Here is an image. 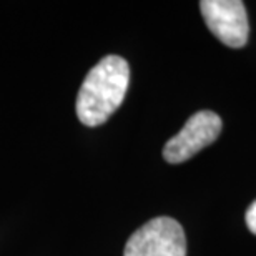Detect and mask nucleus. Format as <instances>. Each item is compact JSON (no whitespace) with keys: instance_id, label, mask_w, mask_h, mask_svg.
Here are the masks:
<instances>
[{"instance_id":"7ed1b4c3","label":"nucleus","mask_w":256,"mask_h":256,"mask_svg":"<svg viewBox=\"0 0 256 256\" xmlns=\"http://www.w3.org/2000/svg\"><path fill=\"white\" fill-rule=\"evenodd\" d=\"M222 118L210 110H202L192 115L185 126L166 142L163 158L168 163H183L194 156L204 146L212 145L222 132Z\"/></svg>"},{"instance_id":"20e7f679","label":"nucleus","mask_w":256,"mask_h":256,"mask_svg":"<svg viewBox=\"0 0 256 256\" xmlns=\"http://www.w3.org/2000/svg\"><path fill=\"white\" fill-rule=\"evenodd\" d=\"M208 28L220 42L240 48L248 42L250 25L244 4L240 0H203L200 2Z\"/></svg>"},{"instance_id":"f03ea898","label":"nucleus","mask_w":256,"mask_h":256,"mask_svg":"<svg viewBox=\"0 0 256 256\" xmlns=\"http://www.w3.org/2000/svg\"><path fill=\"white\" fill-rule=\"evenodd\" d=\"M124 256H186L185 232L170 216L153 218L128 238Z\"/></svg>"},{"instance_id":"f257e3e1","label":"nucleus","mask_w":256,"mask_h":256,"mask_svg":"<svg viewBox=\"0 0 256 256\" xmlns=\"http://www.w3.org/2000/svg\"><path fill=\"white\" fill-rule=\"evenodd\" d=\"M130 66L118 55H106L86 74L76 95V116L85 126L105 124L124 104Z\"/></svg>"},{"instance_id":"39448f33","label":"nucleus","mask_w":256,"mask_h":256,"mask_svg":"<svg viewBox=\"0 0 256 256\" xmlns=\"http://www.w3.org/2000/svg\"><path fill=\"white\" fill-rule=\"evenodd\" d=\"M244 218H246L248 230L253 234H256V200L252 204H250V208L246 210V214H244Z\"/></svg>"}]
</instances>
